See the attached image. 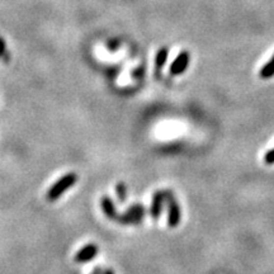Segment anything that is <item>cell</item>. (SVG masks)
I'll use <instances>...</instances> for the list:
<instances>
[{
	"label": "cell",
	"instance_id": "1",
	"mask_svg": "<svg viewBox=\"0 0 274 274\" xmlns=\"http://www.w3.org/2000/svg\"><path fill=\"white\" fill-rule=\"evenodd\" d=\"M76 180H78V175H76L75 173H67L66 175L60 178V179L47 191V194H46L47 201H56L57 198H60L61 195L66 192L67 189H70L71 187L75 186Z\"/></svg>",
	"mask_w": 274,
	"mask_h": 274
},
{
	"label": "cell",
	"instance_id": "2",
	"mask_svg": "<svg viewBox=\"0 0 274 274\" xmlns=\"http://www.w3.org/2000/svg\"><path fill=\"white\" fill-rule=\"evenodd\" d=\"M145 217V207L141 204H134L125 213L118 215L117 221L121 225H138Z\"/></svg>",
	"mask_w": 274,
	"mask_h": 274
},
{
	"label": "cell",
	"instance_id": "3",
	"mask_svg": "<svg viewBox=\"0 0 274 274\" xmlns=\"http://www.w3.org/2000/svg\"><path fill=\"white\" fill-rule=\"evenodd\" d=\"M167 203V223L169 227H177L180 222V208L177 199L170 191H166Z\"/></svg>",
	"mask_w": 274,
	"mask_h": 274
},
{
	"label": "cell",
	"instance_id": "4",
	"mask_svg": "<svg viewBox=\"0 0 274 274\" xmlns=\"http://www.w3.org/2000/svg\"><path fill=\"white\" fill-rule=\"evenodd\" d=\"M164 203H166V191H159L152 197L151 211H150V215H151L152 219H158L160 217Z\"/></svg>",
	"mask_w": 274,
	"mask_h": 274
},
{
	"label": "cell",
	"instance_id": "5",
	"mask_svg": "<svg viewBox=\"0 0 274 274\" xmlns=\"http://www.w3.org/2000/svg\"><path fill=\"white\" fill-rule=\"evenodd\" d=\"M98 254V247L95 244H88L86 247H84L82 249H80L78 253L75 254V260L76 263H86L90 262L97 256Z\"/></svg>",
	"mask_w": 274,
	"mask_h": 274
},
{
	"label": "cell",
	"instance_id": "6",
	"mask_svg": "<svg viewBox=\"0 0 274 274\" xmlns=\"http://www.w3.org/2000/svg\"><path fill=\"white\" fill-rule=\"evenodd\" d=\"M189 65V55L188 52L183 51L182 54L178 55V57L174 60V62L170 66V74L171 75H179V74L184 73L186 69Z\"/></svg>",
	"mask_w": 274,
	"mask_h": 274
},
{
	"label": "cell",
	"instance_id": "7",
	"mask_svg": "<svg viewBox=\"0 0 274 274\" xmlns=\"http://www.w3.org/2000/svg\"><path fill=\"white\" fill-rule=\"evenodd\" d=\"M101 204H102V208H103L104 215H106L108 219H117V217H118V213H117L116 206H114V203H113V201L110 199V197L104 195V197L101 199Z\"/></svg>",
	"mask_w": 274,
	"mask_h": 274
},
{
	"label": "cell",
	"instance_id": "8",
	"mask_svg": "<svg viewBox=\"0 0 274 274\" xmlns=\"http://www.w3.org/2000/svg\"><path fill=\"white\" fill-rule=\"evenodd\" d=\"M272 76H274V55L268 61V64L264 65L260 70V78L263 79H269Z\"/></svg>",
	"mask_w": 274,
	"mask_h": 274
},
{
	"label": "cell",
	"instance_id": "9",
	"mask_svg": "<svg viewBox=\"0 0 274 274\" xmlns=\"http://www.w3.org/2000/svg\"><path fill=\"white\" fill-rule=\"evenodd\" d=\"M167 55H169V51H167L166 47H163V49L159 50L158 55H156V69H162L163 66L165 65V62H166V58H167Z\"/></svg>",
	"mask_w": 274,
	"mask_h": 274
},
{
	"label": "cell",
	"instance_id": "10",
	"mask_svg": "<svg viewBox=\"0 0 274 274\" xmlns=\"http://www.w3.org/2000/svg\"><path fill=\"white\" fill-rule=\"evenodd\" d=\"M116 192H117V197L121 202L126 201V197H127V187L123 182H119L116 187Z\"/></svg>",
	"mask_w": 274,
	"mask_h": 274
},
{
	"label": "cell",
	"instance_id": "11",
	"mask_svg": "<svg viewBox=\"0 0 274 274\" xmlns=\"http://www.w3.org/2000/svg\"><path fill=\"white\" fill-rule=\"evenodd\" d=\"M264 162H265V164H268V165L274 164V149L269 150V151L265 154Z\"/></svg>",
	"mask_w": 274,
	"mask_h": 274
},
{
	"label": "cell",
	"instance_id": "12",
	"mask_svg": "<svg viewBox=\"0 0 274 274\" xmlns=\"http://www.w3.org/2000/svg\"><path fill=\"white\" fill-rule=\"evenodd\" d=\"M0 57H4L6 60V47H5V42L4 40L0 37Z\"/></svg>",
	"mask_w": 274,
	"mask_h": 274
},
{
	"label": "cell",
	"instance_id": "13",
	"mask_svg": "<svg viewBox=\"0 0 274 274\" xmlns=\"http://www.w3.org/2000/svg\"><path fill=\"white\" fill-rule=\"evenodd\" d=\"M103 272H102V269L101 268H95L94 271L91 272V274H102Z\"/></svg>",
	"mask_w": 274,
	"mask_h": 274
},
{
	"label": "cell",
	"instance_id": "14",
	"mask_svg": "<svg viewBox=\"0 0 274 274\" xmlns=\"http://www.w3.org/2000/svg\"><path fill=\"white\" fill-rule=\"evenodd\" d=\"M102 274H114V272L112 271V269H108V271H106V272H103Z\"/></svg>",
	"mask_w": 274,
	"mask_h": 274
}]
</instances>
